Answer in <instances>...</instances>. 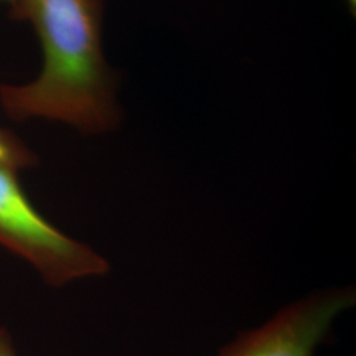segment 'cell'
<instances>
[{
  "label": "cell",
  "instance_id": "5",
  "mask_svg": "<svg viewBox=\"0 0 356 356\" xmlns=\"http://www.w3.org/2000/svg\"><path fill=\"white\" fill-rule=\"evenodd\" d=\"M0 356H17L8 331L0 329Z\"/></svg>",
  "mask_w": 356,
  "mask_h": 356
},
{
  "label": "cell",
  "instance_id": "6",
  "mask_svg": "<svg viewBox=\"0 0 356 356\" xmlns=\"http://www.w3.org/2000/svg\"><path fill=\"white\" fill-rule=\"evenodd\" d=\"M347 3H348V6H350V8L353 10V13H355L356 0H347Z\"/></svg>",
  "mask_w": 356,
  "mask_h": 356
},
{
  "label": "cell",
  "instance_id": "1",
  "mask_svg": "<svg viewBox=\"0 0 356 356\" xmlns=\"http://www.w3.org/2000/svg\"><path fill=\"white\" fill-rule=\"evenodd\" d=\"M104 0H17L16 20L38 35L42 66L32 82L1 85L0 104L16 122L44 119L85 135L119 127L118 81L102 47Z\"/></svg>",
  "mask_w": 356,
  "mask_h": 356
},
{
  "label": "cell",
  "instance_id": "3",
  "mask_svg": "<svg viewBox=\"0 0 356 356\" xmlns=\"http://www.w3.org/2000/svg\"><path fill=\"white\" fill-rule=\"evenodd\" d=\"M355 304V286L317 291L239 332L216 356H318L337 321Z\"/></svg>",
  "mask_w": 356,
  "mask_h": 356
},
{
  "label": "cell",
  "instance_id": "4",
  "mask_svg": "<svg viewBox=\"0 0 356 356\" xmlns=\"http://www.w3.org/2000/svg\"><path fill=\"white\" fill-rule=\"evenodd\" d=\"M38 157L24 141L13 132L0 127V164L24 170L36 165Z\"/></svg>",
  "mask_w": 356,
  "mask_h": 356
},
{
  "label": "cell",
  "instance_id": "2",
  "mask_svg": "<svg viewBox=\"0 0 356 356\" xmlns=\"http://www.w3.org/2000/svg\"><path fill=\"white\" fill-rule=\"evenodd\" d=\"M0 247L36 270L48 285L102 277L110 263L85 243L57 229L29 201L19 170L0 164Z\"/></svg>",
  "mask_w": 356,
  "mask_h": 356
},
{
  "label": "cell",
  "instance_id": "7",
  "mask_svg": "<svg viewBox=\"0 0 356 356\" xmlns=\"http://www.w3.org/2000/svg\"><path fill=\"white\" fill-rule=\"evenodd\" d=\"M0 1H4V3H7L10 7H11V10H13V7H15V4H16V1L17 0H0Z\"/></svg>",
  "mask_w": 356,
  "mask_h": 356
}]
</instances>
